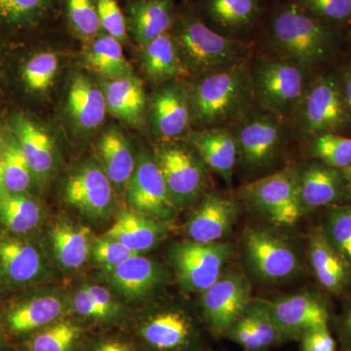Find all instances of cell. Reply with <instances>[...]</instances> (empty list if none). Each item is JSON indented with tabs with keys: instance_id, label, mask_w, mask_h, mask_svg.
I'll return each instance as SVG.
<instances>
[{
	"instance_id": "603a6c76",
	"label": "cell",
	"mask_w": 351,
	"mask_h": 351,
	"mask_svg": "<svg viewBox=\"0 0 351 351\" xmlns=\"http://www.w3.org/2000/svg\"><path fill=\"white\" fill-rule=\"evenodd\" d=\"M107 274L117 290L133 299L149 295L165 280L161 265L138 255L107 269Z\"/></svg>"
},
{
	"instance_id": "7a4b0ae2",
	"label": "cell",
	"mask_w": 351,
	"mask_h": 351,
	"mask_svg": "<svg viewBox=\"0 0 351 351\" xmlns=\"http://www.w3.org/2000/svg\"><path fill=\"white\" fill-rule=\"evenodd\" d=\"M189 96L191 124L200 130L232 127L256 107L250 58L201 75Z\"/></svg>"
},
{
	"instance_id": "ee69618b",
	"label": "cell",
	"mask_w": 351,
	"mask_h": 351,
	"mask_svg": "<svg viewBox=\"0 0 351 351\" xmlns=\"http://www.w3.org/2000/svg\"><path fill=\"white\" fill-rule=\"evenodd\" d=\"M99 19L101 32L125 43L129 38L128 27L125 14L122 10L119 0H97Z\"/></svg>"
},
{
	"instance_id": "f546056e",
	"label": "cell",
	"mask_w": 351,
	"mask_h": 351,
	"mask_svg": "<svg viewBox=\"0 0 351 351\" xmlns=\"http://www.w3.org/2000/svg\"><path fill=\"white\" fill-rule=\"evenodd\" d=\"M58 0H0V29L25 32L41 27L55 15Z\"/></svg>"
},
{
	"instance_id": "8992f818",
	"label": "cell",
	"mask_w": 351,
	"mask_h": 351,
	"mask_svg": "<svg viewBox=\"0 0 351 351\" xmlns=\"http://www.w3.org/2000/svg\"><path fill=\"white\" fill-rule=\"evenodd\" d=\"M240 196L253 211L276 226H293L304 216L300 168L287 166L245 184Z\"/></svg>"
},
{
	"instance_id": "d6a6232c",
	"label": "cell",
	"mask_w": 351,
	"mask_h": 351,
	"mask_svg": "<svg viewBox=\"0 0 351 351\" xmlns=\"http://www.w3.org/2000/svg\"><path fill=\"white\" fill-rule=\"evenodd\" d=\"M121 43L101 32L92 39L86 53L87 64L108 80L133 75V69L122 50Z\"/></svg>"
},
{
	"instance_id": "7c38bea8",
	"label": "cell",
	"mask_w": 351,
	"mask_h": 351,
	"mask_svg": "<svg viewBox=\"0 0 351 351\" xmlns=\"http://www.w3.org/2000/svg\"><path fill=\"white\" fill-rule=\"evenodd\" d=\"M267 304L281 343L300 341L308 332L328 327L329 306L317 293H298Z\"/></svg>"
},
{
	"instance_id": "4316f807",
	"label": "cell",
	"mask_w": 351,
	"mask_h": 351,
	"mask_svg": "<svg viewBox=\"0 0 351 351\" xmlns=\"http://www.w3.org/2000/svg\"><path fill=\"white\" fill-rule=\"evenodd\" d=\"M107 110L103 90L87 76L76 75L68 95V110L76 125L83 130H94L103 123Z\"/></svg>"
},
{
	"instance_id": "44dd1931",
	"label": "cell",
	"mask_w": 351,
	"mask_h": 351,
	"mask_svg": "<svg viewBox=\"0 0 351 351\" xmlns=\"http://www.w3.org/2000/svg\"><path fill=\"white\" fill-rule=\"evenodd\" d=\"M189 142L209 170L230 184L239 160L237 138L230 127L201 129L189 134Z\"/></svg>"
},
{
	"instance_id": "8d00e7d4",
	"label": "cell",
	"mask_w": 351,
	"mask_h": 351,
	"mask_svg": "<svg viewBox=\"0 0 351 351\" xmlns=\"http://www.w3.org/2000/svg\"><path fill=\"white\" fill-rule=\"evenodd\" d=\"M309 152L315 160L345 170L351 165V138L338 133L321 134L311 138Z\"/></svg>"
},
{
	"instance_id": "f907efd6",
	"label": "cell",
	"mask_w": 351,
	"mask_h": 351,
	"mask_svg": "<svg viewBox=\"0 0 351 351\" xmlns=\"http://www.w3.org/2000/svg\"><path fill=\"white\" fill-rule=\"evenodd\" d=\"M343 88V96L348 108V114L351 120V66H348L339 75Z\"/></svg>"
},
{
	"instance_id": "cb8c5ba5",
	"label": "cell",
	"mask_w": 351,
	"mask_h": 351,
	"mask_svg": "<svg viewBox=\"0 0 351 351\" xmlns=\"http://www.w3.org/2000/svg\"><path fill=\"white\" fill-rule=\"evenodd\" d=\"M108 110L120 121L133 127L145 123L144 85L136 76L108 80L104 86Z\"/></svg>"
},
{
	"instance_id": "4fadbf2b",
	"label": "cell",
	"mask_w": 351,
	"mask_h": 351,
	"mask_svg": "<svg viewBox=\"0 0 351 351\" xmlns=\"http://www.w3.org/2000/svg\"><path fill=\"white\" fill-rule=\"evenodd\" d=\"M189 4L214 31L235 38H245L269 12L267 0H193Z\"/></svg>"
},
{
	"instance_id": "2e32d148",
	"label": "cell",
	"mask_w": 351,
	"mask_h": 351,
	"mask_svg": "<svg viewBox=\"0 0 351 351\" xmlns=\"http://www.w3.org/2000/svg\"><path fill=\"white\" fill-rule=\"evenodd\" d=\"M138 335L154 351H189L197 339L193 321L178 309L158 311L145 318Z\"/></svg>"
},
{
	"instance_id": "74e56055",
	"label": "cell",
	"mask_w": 351,
	"mask_h": 351,
	"mask_svg": "<svg viewBox=\"0 0 351 351\" xmlns=\"http://www.w3.org/2000/svg\"><path fill=\"white\" fill-rule=\"evenodd\" d=\"M3 164L4 186L7 193L21 195L29 189L34 174L15 136L5 138Z\"/></svg>"
},
{
	"instance_id": "7402d4cb",
	"label": "cell",
	"mask_w": 351,
	"mask_h": 351,
	"mask_svg": "<svg viewBox=\"0 0 351 351\" xmlns=\"http://www.w3.org/2000/svg\"><path fill=\"white\" fill-rule=\"evenodd\" d=\"M177 12L175 0H129L124 14L128 32L143 47L171 32Z\"/></svg>"
},
{
	"instance_id": "8fae6325",
	"label": "cell",
	"mask_w": 351,
	"mask_h": 351,
	"mask_svg": "<svg viewBox=\"0 0 351 351\" xmlns=\"http://www.w3.org/2000/svg\"><path fill=\"white\" fill-rule=\"evenodd\" d=\"M201 294L205 321L218 336H225L252 301L250 282L243 272L237 269L223 271L218 280Z\"/></svg>"
},
{
	"instance_id": "1f68e13d",
	"label": "cell",
	"mask_w": 351,
	"mask_h": 351,
	"mask_svg": "<svg viewBox=\"0 0 351 351\" xmlns=\"http://www.w3.org/2000/svg\"><path fill=\"white\" fill-rule=\"evenodd\" d=\"M100 152L104 170L115 188L128 186L136 161L125 137L117 129L106 132L101 138Z\"/></svg>"
},
{
	"instance_id": "f1b7e54d",
	"label": "cell",
	"mask_w": 351,
	"mask_h": 351,
	"mask_svg": "<svg viewBox=\"0 0 351 351\" xmlns=\"http://www.w3.org/2000/svg\"><path fill=\"white\" fill-rule=\"evenodd\" d=\"M0 265L12 282L24 284L38 276L43 262L38 249L29 242L3 237L0 239Z\"/></svg>"
},
{
	"instance_id": "9f6ffc18",
	"label": "cell",
	"mask_w": 351,
	"mask_h": 351,
	"mask_svg": "<svg viewBox=\"0 0 351 351\" xmlns=\"http://www.w3.org/2000/svg\"><path fill=\"white\" fill-rule=\"evenodd\" d=\"M346 351H351V350H346Z\"/></svg>"
},
{
	"instance_id": "d590c367",
	"label": "cell",
	"mask_w": 351,
	"mask_h": 351,
	"mask_svg": "<svg viewBox=\"0 0 351 351\" xmlns=\"http://www.w3.org/2000/svg\"><path fill=\"white\" fill-rule=\"evenodd\" d=\"M41 218L38 203L27 196L7 193L0 199V219L15 233L34 230Z\"/></svg>"
},
{
	"instance_id": "ffe728a7",
	"label": "cell",
	"mask_w": 351,
	"mask_h": 351,
	"mask_svg": "<svg viewBox=\"0 0 351 351\" xmlns=\"http://www.w3.org/2000/svg\"><path fill=\"white\" fill-rule=\"evenodd\" d=\"M69 204L89 216L107 213L112 201V184L105 170L86 165L69 178L66 186Z\"/></svg>"
},
{
	"instance_id": "b9f144b4",
	"label": "cell",
	"mask_w": 351,
	"mask_h": 351,
	"mask_svg": "<svg viewBox=\"0 0 351 351\" xmlns=\"http://www.w3.org/2000/svg\"><path fill=\"white\" fill-rule=\"evenodd\" d=\"M288 2L332 27L351 23V0H289Z\"/></svg>"
},
{
	"instance_id": "836d02e7",
	"label": "cell",
	"mask_w": 351,
	"mask_h": 351,
	"mask_svg": "<svg viewBox=\"0 0 351 351\" xmlns=\"http://www.w3.org/2000/svg\"><path fill=\"white\" fill-rule=\"evenodd\" d=\"M89 228L69 223L53 228L51 239L60 263L66 269H77L86 262L90 253Z\"/></svg>"
},
{
	"instance_id": "f5cc1de1",
	"label": "cell",
	"mask_w": 351,
	"mask_h": 351,
	"mask_svg": "<svg viewBox=\"0 0 351 351\" xmlns=\"http://www.w3.org/2000/svg\"><path fill=\"white\" fill-rule=\"evenodd\" d=\"M341 330H343L345 338L351 343V304L343 313V319H341Z\"/></svg>"
},
{
	"instance_id": "60d3db41",
	"label": "cell",
	"mask_w": 351,
	"mask_h": 351,
	"mask_svg": "<svg viewBox=\"0 0 351 351\" xmlns=\"http://www.w3.org/2000/svg\"><path fill=\"white\" fill-rule=\"evenodd\" d=\"M59 68L56 54L45 51L31 58L23 69V80L32 91L43 92L54 82Z\"/></svg>"
},
{
	"instance_id": "4dcf8cb0",
	"label": "cell",
	"mask_w": 351,
	"mask_h": 351,
	"mask_svg": "<svg viewBox=\"0 0 351 351\" xmlns=\"http://www.w3.org/2000/svg\"><path fill=\"white\" fill-rule=\"evenodd\" d=\"M143 64L152 82H169L188 73L171 32L143 46Z\"/></svg>"
},
{
	"instance_id": "5b68a950",
	"label": "cell",
	"mask_w": 351,
	"mask_h": 351,
	"mask_svg": "<svg viewBox=\"0 0 351 351\" xmlns=\"http://www.w3.org/2000/svg\"><path fill=\"white\" fill-rule=\"evenodd\" d=\"M294 117L295 133L304 140L351 129L339 75L325 73L309 83Z\"/></svg>"
},
{
	"instance_id": "e0dca14e",
	"label": "cell",
	"mask_w": 351,
	"mask_h": 351,
	"mask_svg": "<svg viewBox=\"0 0 351 351\" xmlns=\"http://www.w3.org/2000/svg\"><path fill=\"white\" fill-rule=\"evenodd\" d=\"M300 193L304 214L348 203L343 172L315 159L300 169Z\"/></svg>"
},
{
	"instance_id": "9c48e42d",
	"label": "cell",
	"mask_w": 351,
	"mask_h": 351,
	"mask_svg": "<svg viewBox=\"0 0 351 351\" xmlns=\"http://www.w3.org/2000/svg\"><path fill=\"white\" fill-rule=\"evenodd\" d=\"M243 250L252 272L267 282H283L301 270V258L295 247L276 230L248 228L244 233Z\"/></svg>"
},
{
	"instance_id": "bcb514c9",
	"label": "cell",
	"mask_w": 351,
	"mask_h": 351,
	"mask_svg": "<svg viewBox=\"0 0 351 351\" xmlns=\"http://www.w3.org/2000/svg\"><path fill=\"white\" fill-rule=\"evenodd\" d=\"M73 308L80 315L95 320H108L112 317L85 288L75 295Z\"/></svg>"
},
{
	"instance_id": "db71d44e",
	"label": "cell",
	"mask_w": 351,
	"mask_h": 351,
	"mask_svg": "<svg viewBox=\"0 0 351 351\" xmlns=\"http://www.w3.org/2000/svg\"><path fill=\"white\" fill-rule=\"evenodd\" d=\"M341 172L345 179L346 198H348V202L351 203V165Z\"/></svg>"
},
{
	"instance_id": "9a60e30c",
	"label": "cell",
	"mask_w": 351,
	"mask_h": 351,
	"mask_svg": "<svg viewBox=\"0 0 351 351\" xmlns=\"http://www.w3.org/2000/svg\"><path fill=\"white\" fill-rule=\"evenodd\" d=\"M241 207L234 198L209 193L195 210L186 226L191 241L214 243L226 239L239 219Z\"/></svg>"
},
{
	"instance_id": "e575fe53",
	"label": "cell",
	"mask_w": 351,
	"mask_h": 351,
	"mask_svg": "<svg viewBox=\"0 0 351 351\" xmlns=\"http://www.w3.org/2000/svg\"><path fill=\"white\" fill-rule=\"evenodd\" d=\"M82 328L73 321L57 320L31 335L25 341V351H76Z\"/></svg>"
},
{
	"instance_id": "ba28073f",
	"label": "cell",
	"mask_w": 351,
	"mask_h": 351,
	"mask_svg": "<svg viewBox=\"0 0 351 351\" xmlns=\"http://www.w3.org/2000/svg\"><path fill=\"white\" fill-rule=\"evenodd\" d=\"M233 251L232 244L228 242L200 243L189 240L173 245L169 258L182 289L202 293L223 274Z\"/></svg>"
},
{
	"instance_id": "277c9868",
	"label": "cell",
	"mask_w": 351,
	"mask_h": 351,
	"mask_svg": "<svg viewBox=\"0 0 351 351\" xmlns=\"http://www.w3.org/2000/svg\"><path fill=\"white\" fill-rule=\"evenodd\" d=\"M257 107L284 120L294 117L308 86V69L276 55L251 62Z\"/></svg>"
},
{
	"instance_id": "83f0119b",
	"label": "cell",
	"mask_w": 351,
	"mask_h": 351,
	"mask_svg": "<svg viewBox=\"0 0 351 351\" xmlns=\"http://www.w3.org/2000/svg\"><path fill=\"white\" fill-rule=\"evenodd\" d=\"M13 130L34 174L47 177L54 165V145L48 132L24 115L14 119Z\"/></svg>"
},
{
	"instance_id": "5bb4252c",
	"label": "cell",
	"mask_w": 351,
	"mask_h": 351,
	"mask_svg": "<svg viewBox=\"0 0 351 351\" xmlns=\"http://www.w3.org/2000/svg\"><path fill=\"white\" fill-rule=\"evenodd\" d=\"M127 200L132 209L163 223L178 211L156 159L147 154H143L136 162L127 186Z\"/></svg>"
},
{
	"instance_id": "d4e9b609",
	"label": "cell",
	"mask_w": 351,
	"mask_h": 351,
	"mask_svg": "<svg viewBox=\"0 0 351 351\" xmlns=\"http://www.w3.org/2000/svg\"><path fill=\"white\" fill-rule=\"evenodd\" d=\"M63 311V302L54 295L34 298L21 302L6 313V328L13 336H31L59 320Z\"/></svg>"
},
{
	"instance_id": "6da1fadb",
	"label": "cell",
	"mask_w": 351,
	"mask_h": 351,
	"mask_svg": "<svg viewBox=\"0 0 351 351\" xmlns=\"http://www.w3.org/2000/svg\"><path fill=\"white\" fill-rule=\"evenodd\" d=\"M265 21V43L277 56L311 71L326 64L336 54L337 27L316 19L291 2L276 4Z\"/></svg>"
},
{
	"instance_id": "816d5d0a",
	"label": "cell",
	"mask_w": 351,
	"mask_h": 351,
	"mask_svg": "<svg viewBox=\"0 0 351 351\" xmlns=\"http://www.w3.org/2000/svg\"><path fill=\"white\" fill-rule=\"evenodd\" d=\"M4 147H5V138L0 134V199L7 193L5 186H4Z\"/></svg>"
},
{
	"instance_id": "3957f363",
	"label": "cell",
	"mask_w": 351,
	"mask_h": 351,
	"mask_svg": "<svg viewBox=\"0 0 351 351\" xmlns=\"http://www.w3.org/2000/svg\"><path fill=\"white\" fill-rule=\"evenodd\" d=\"M173 39L186 71L206 75L232 66L250 58L253 43L245 38H230L214 31L191 4L178 9Z\"/></svg>"
},
{
	"instance_id": "484cf974",
	"label": "cell",
	"mask_w": 351,
	"mask_h": 351,
	"mask_svg": "<svg viewBox=\"0 0 351 351\" xmlns=\"http://www.w3.org/2000/svg\"><path fill=\"white\" fill-rule=\"evenodd\" d=\"M164 234L163 221L135 210H126L119 214L106 237L117 240L138 254L152 249Z\"/></svg>"
},
{
	"instance_id": "681fc988",
	"label": "cell",
	"mask_w": 351,
	"mask_h": 351,
	"mask_svg": "<svg viewBox=\"0 0 351 351\" xmlns=\"http://www.w3.org/2000/svg\"><path fill=\"white\" fill-rule=\"evenodd\" d=\"M94 351H135L133 346L120 339H110L101 341Z\"/></svg>"
},
{
	"instance_id": "52a82bcc",
	"label": "cell",
	"mask_w": 351,
	"mask_h": 351,
	"mask_svg": "<svg viewBox=\"0 0 351 351\" xmlns=\"http://www.w3.org/2000/svg\"><path fill=\"white\" fill-rule=\"evenodd\" d=\"M283 120L256 106L232 128L239 147V161L249 172L276 165L285 142Z\"/></svg>"
},
{
	"instance_id": "7bdbcfd3",
	"label": "cell",
	"mask_w": 351,
	"mask_h": 351,
	"mask_svg": "<svg viewBox=\"0 0 351 351\" xmlns=\"http://www.w3.org/2000/svg\"><path fill=\"white\" fill-rule=\"evenodd\" d=\"M244 313L250 320L263 351H267L272 346L281 343L279 332L270 314L267 301L252 300Z\"/></svg>"
},
{
	"instance_id": "f35d334b",
	"label": "cell",
	"mask_w": 351,
	"mask_h": 351,
	"mask_svg": "<svg viewBox=\"0 0 351 351\" xmlns=\"http://www.w3.org/2000/svg\"><path fill=\"white\" fill-rule=\"evenodd\" d=\"M323 232L351 265V203L325 208Z\"/></svg>"
},
{
	"instance_id": "d6986e66",
	"label": "cell",
	"mask_w": 351,
	"mask_h": 351,
	"mask_svg": "<svg viewBox=\"0 0 351 351\" xmlns=\"http://www.w3.org/2000/svg\"><path fill=\"white\" fill-rule=\"evenodd\" d=\"M308 258L321 287L332 295H341L351 285V265L328 240L322 228L309 235Z\"/></svg>"
},
{
	"instance_id": "c3c4849f",
	"label": "cell",
	"mask_w": 351,
	"mask_h": 351,
	"mask_svg": "<svg viewBox=\"0 0 351 351\" xmlns=\"http://www.w3.org/2000/svg\"><path fill=\"white\" fill-rule=\"evenodd\" d=\"M85 289L110 315H114V313H117V308H115L114 302L112 301V295L107 289L97 285L86 286Z\"/></svg>"
},
{
	"instance_id": "7dc6e473",
	"label": "cell",
	"mask_w": 351,
	"mask_h": 351,
	"mask_svg": "<svg viewBox=\"0 0 351 351\" xmlns=\"http://www.w3.org/2000/svg\"><path fill=\"white\" fill-rule=\"evenodd\" d=\"M300 351H336V341L329 331V326L313 330L301 339Z\"/></svg>"
},
{
	"instance_id": "11a10c76",
	"label": "cell",
	"mask_w": 351,
	"mask_h": 351,
	"mask_svg": "<svg viewBox=\"0 0 351 351\" xmlns=\"http://www.w3.org/2000/svg\"><path fill=\"white\" fill-rule=\"evenodd\" d=\"M2 343H3V337H2L1 330H0V346H2Z\"/></svg>"
},
{
	"instance_id": "ac0fdd59",
	"label": "cell",
	"mask_w": 351,
	"mask_h": 351,
	"mask_svg": "<svg viewBox=\"0 0 351 351\" xmlns=\"http://www.w3.org/2000/svg\"><path fill=\"white\" fill-rule=\"evenodd\" d=\"M151 112L154 134L163 140L184 135L191 125L189 92L180 83L164 85L152 99Z\"/></svg>"
},
{
	"instance_id": "ab89813d",
	"label": "cell",
	"mask_w": 351,
	"mask_h": 351,
	"mask_svg": "<svg viewBox=\"0 0 351 351\" xmlns=\"http://www.w3.org/2000/svg\"><path fill=\"white\" fill-rule=\"evenodd\" d=\"M63 7L69 29L76 36L92 40L101 34L97 0H63Z\"/></svg>"
},
{
	"instance_id": "f6af8a7d",
	"label": "cell",
	"mask_w": 351,
	"mask_h": 351,
	"mask_svg": "<svg viewBox=\"0 0 351 351\" xmlns=\"http://www.w3.org/2000/svg\"><path fill=\"white\" fill-rule=\"evenodd\" d=\"M137 255L138 253L127 248L125 245L108 237L97 240L93 246L95 260L107 269L117 267Z\"/></svg>"
},
{
	"instance_id": "30bf717a",
	"label": "cell",
	"mask_w": 351,
	"mask_h": 351,
	"mask_svg": "<svg viewBox=\"0 0 351 351\" xmlns=\"http://www.w3.org/2000/svg\"><path fill=\"white\" fill-rule=\"evenodd\" d=\"M154 159L178 209L198 199L206 186L209 168L195 149L181 144H165L156 149Z\"/></svg>"
}]
</instances>
